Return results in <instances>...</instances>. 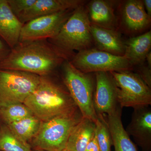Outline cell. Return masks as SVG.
<instances>
[{
	"label": "cell",
	"instance_id": "12",
	"mask_svg": "<svg viewBox=\"0 0 151 151\" xmlns=\"http://www.w3.org/2000/svg\"><path fill=\"white\" fill-rule=\"evenodd\" d=\"M126 132L132 136L142 151H151V109L150 106L134 109Z\"/></svg>",
	"mask_w": 151,
	"mask_h": 151
},
{
	"label": "cell",
	"instance_id": "30",
	"mask_svg": "<svg viewBox=\"0 0 151 151\" xmlns=\"http://www.w3.org/2000/svg\"><path fill=\"white\" fill-rule=\"evenodd\" d=\"M32 151H46L44 150H32Z\"/></svg>",
	"mask_w": 151,
	"mask_h": 151
},
{
	"label": "cell",
	"instance_id": "8",
	"mask_svg": "<svg viewBox=\"0 0 151 151\" xmlns=\"http://www.w3.org/2000/svg\"><path fill=\"white\" fill-rule=\"evenodd\" d=\"M74 67L85 73L127 71L133 69L124 56H118L97 48L77 52L70 59Z\"/></svg>",
	"mask_w": 151,
	"mask_h": 151
},
{
	"label": "cell",
	"instance_id": "18",
	"mask_svg": "<svg viewBox=\"0 0 151 151\" xmlns=\"http://www.w3.org/2000/svg\"><path fill=\"white\" fill-rule=\"evenodd\" d=\"M125 43L124 56L132 66L140 65L146 60L151 47V31L127 40Z\"/></svg>",
	"mask_w": 151,
	"mask_h": 151
},
{
	"label": "cell",
	"instance_id": "17",
	"mask_svg": "<svg viewBox=\"0 0 151 151\" xmlns=\"http://www.w3.org/2000/svg\"><path fill=\"white\" fill-rule=\"evenodd\" d=\"M122 113V108L120 106L113 113L104 115L115 151H137L123 126Z\"/></svg>",
	"mask_w": 151,
	"mask_h": 151
},
{
	"label": "cell",
	"instance_id": "11",
	"mask_svg": "<svg viewBox=\"0 0 151 151\" xmlns=\"http://www.w3.org/2000/svg\"><path fill=\"white\" fill-rule=\"evenodd\" d=\"M120 14L122 29L129 34L144 31L151 24V17L146 13L142 0L123 2L120 7Z\"/></svg>",
	"mask_w": 151,
	"mask_h": 151
},
{
	"label": "cell",
	"instance_id": "22",
	"mask_svg": "<svg viewBox=\"0 0 151 151\" xmlns=\"http://www.w3.org/2000/svg\"><path fill=\"white\" fill-rule=\"evenodd\" d=\"M33 115L24 103H14L0 107V118L3 123L6 124Z\"/></svg>",
	"mask_w": 151,
	"mask_h": 151
},
{
	"label": "cell",
	"instance_id": "20",
	"mask_svg": "<svg viewBox=\"0 0 151 151\" xmlns=\"http://www.w3.org/2000/svg\"><path fill=\"white\" fill-rule=\"evenodd\" d=\"M42 122L35 116L6 124L18 136L25 142H30L37 134Z\"/></svg>",
	"mask_w": 151,
	"mask_h": 151
},
{
	"label": "cell",
	"instance_id": "15",
	"mask_svg": "<svg viewBox=\"0 0 151 151\" xmlns=\"http://www.w3.org/2000/svg\"><path fill=\"white\" fill-rule=\"evenodd\" d=\"M90 32L97 49L118 56H124L125 43L117 31L90 24Z\"/></svg>",
	"mask_w": 151,
	"mask_h": 151
},
{
	"label": "cell",
	"instance_id": "7",
	"mask_svg": "<svg viewBox=\"0 0 151 151\" xmlns=\"http://www.w3.org/2000/svg\"><path fill=\"white\" fill-rule=\"evenodd\" d=\"M40 77L24 71L0 69V107L24 103L38 85Z\"/></svg>",
	"mask_w": 151,
	"mask_h": 151
},
{
	"label": "cell",
	"instance_id": "10",
	"mask_svg": "<svg viewBox=\"0 0 151 151\" xmlns=\"http://www.w3.org/2000/svg\"><path fill=\"white\" fill-rule=\"evenodd\" d=\"M95 78L94 110L97 115H109L120 106L117 101L115 83L109 72H96Z\"/></svg>",
	"mask_w": 151,
	"mask_h": 151
},
{
	"label": "cell",
	"instance_id": "29",
	"mask_svg": "<svg viewBox=\"0 0 151 151\" xmlns=\"http://www.w3.org/2000/svg\"><path fill=\"white\" fill-rule=\"evenodd\" d=\"M146 61H147V63L148 66L150 68H151V51L150 52H149V53H148L147 55V56H146Z\"/></svg>",
	"mask_w": 151,
	"mask_h": 151
},
{
	"label": "cell",
	"instance_id": "5",
	"mask_svg": "<svg viewBox=\"0 0 151 151\" xmlns=\"http://www.w3.org/2000/svg\"><path fill=\"white\" fill-rule=\"evenodd\" d=\"M60 67L63 84L82 116L95 122L97 119L93 104L95 78L91 73L78 70L69 60H65Z\"/></svg>",
	"mask_w": 151,
	"mask_h": 151
},
{
	"label": "cell",
	"instance_id": "1",
	"mask_svg": "<svg viewBox=\"0 0 151 151\" xmlns=\"http://www.w3.org/2000/svg\"><path fill=\"white\" fill-rule=\"evenodd\" d=\"M69 58L48 40L19 42L0 62V69L45 76L51 74Z\"/></svg>",
	"mask_w": 151,
	"mask_h": 151
},
{
	"label": "cell",
	"instance_id": "19",
	"mask_svg": "<svg viewBox=\"0 0 151 151\" xmlns=\"http://www.w3.org/2000/svg\"><path fill=\"white\" fill-rule=\"evenodd\" d=\"M95 122L83 117L70 133L65 150L85 151L88 143L95 134Z\"/></svg>",
	"mask_w": 151,
	"mask_h": 151
},
{
	"label": "cell",
	"instance_id": "25",
	"mask_svg": "<svg viewBox=\"0 0 151 151\" xmlns=\"http://www.w3.org/2000/svg\"><path fill=\"white\" fill-rule=\"evenodd\" d=\"M136 73L139 76L143 81L151 89V68L148 65H140Z\"/></svg>",
	"mask_w": 151,
	"mask_h": 151
},
{
	"label": "cell",
	"instance_id": "9",
	"mask_svg": "<svg viewBox=\"0 0 151 151\" xmlns=\"http://www.w3.org/2000/svg\"><path fill=\"white\" fill-rule=\"evenodd\" d=\"M74 9L61 11L27 22L22 27L19 42L53 38L58 34Z\"/></svg>",
	"mask_w": 151,
	"mask_h": 151
},
{
	"label": "cell",
	"instance_id": "28",
	"mask_svg": "<svg viewBox=\"0 0 151 151\" xmlns=\"http://www.w3.org/2000/svg\"><path fill=\"white\" fill-rule=\"evenodd\" d=\"M143 3L146 13L151 17V0H144Z\"/></svg>",
	"mask_w": 151,
	"mask_h": 151
},
{
	"label": "cell",
	"instance_id": "27",
	"mask_svg": "<svg viewBox=\"0 0 151 151\" xmlns=\"http://www.w3.org/2000/svg\"><path fill=\"white\" fill-rule=\"evenodd\" d=\"M85 151H101L97 143L95 134L88 143Z\"/></svg>",
	"mask_w": 151,
	"mask_h": 151
},
{
	"label": "cell",
	"instance_id": "16",
	"mask_svg": "<svg viewBox=\"0 0 151 151\" xmlns=\"http://www.w3.org/2000/svg\"><path fill=\"white\" fill-rule=\"evenodd\" d=\"M85 7L91 24L117 31L118 20L111 2L92 0Z\"/></svg>",
	"mask_w": 151,
	"mask_h": 151
},
{
	"label": "cell",
	"instance_id": "32",
	"mask_svg": "<svg viewBox=\"0 0 151 151\" xmlns=\"http://www.w3.org/2000/svg\"></svg>",
	"mask_w": 151,
	"mask_h": 151
},
{
	"label": "cell",
	"instance_id": "23",
	"mask_svg": "<svg viewBox=\"0 0 151 151\" xmlns=\"http://www.w3.org/2000/svg\"><path fill=\"white\" fill-rule=\"evenodd\" d=\"M95 124V136L100 151H111L113 142L104 115H97Z\"/></svg>",
	"mask_w": 151,
	"mask_h": 151
},
{
	"label": "cell",
	"instance_id": "6",
	"mask_svg": "<svg viewBox=\"0 0 151 151\" xmlns=\"http://www.w3.org/2000/svg\"><path fill=\"white\" fill-rule=\"evenodd\" d=\"M116 86L120 107H138L151 105V89L139 76L131 70L109 72Z\"/></svg>",
	"mask_w": 151,
	"mask_h": 151
},
{
	"label": "cell",
	"instance_id": "4",
	"mask_svg": "<svg viewBox=\"0 0 151 151\" xmlns=\"http://www.w3.org/2000/svg\"><path fill=\"white\" fill-rule=\"evenodd\" d=\"M83 117L77 108L42 122L37 134L29 142L32 149L46 151L65 150L70 133Z\"/></svg>",
	"mask_w": 151,
	"mask_h": 151
},
{
	"label": "cell",
	"instance_id": "3",
	"mask_svg": "<svg viewBox=\"0 0 151 151\" xmlns=\"http://www.w3.org/2000/svg\"><path fill=\"white\" fill-rule=\"evenodd\" d=\"M85 4L76 8L56 37L48 40L69 59L74 52L92 48L94 43Z\"/></svg>",
	"mask_w": 151,
	"mask_h": 151
},
{
	"label": "cell",
	"instance_id": "31",
	"mask_svg": "<svg viewBox=\"0 0 151 151\" xmlns=\"http://www.w3.org/2000/svg\"><path fill=\"white\" fill-rule=\"evenodd\" d=\"M61 151H68V150H65H65H62Z\"/></svg>",
	"mask_w": 151,
	"mask_h": 151
},
{
	"label": "cell",
	"instance_id": "13",
	"mask_svg": "<svg viewBox=\"0 0 151 151\" xmlns=\"http://www.w3.org/2000/svg\"><path fill=\"white\" fill-rule=\"evenodd\" d=\"M85 3L82 0H36L32 6L20 15L18 19L24 24L37 18L75 9Z\"/></svg>",
	"mask_w": 151,
	"mask_h": 151
},
{
	"label": "cell",
	"instance_id": "21",
	"mask_svg": "<svg viewBox=\"0 0 151 151\" xmlns=\"http://www.w3.org/2000/svg\"><path fill=\"white\" fill-rule=\"evenodd\" d=\"M0 151H32L29 143L22 139L5 124H0Z\"/></svg>",
	"mask_w": 151,
	"mask_h": 151
},
{
	"label": "cell",
	"instance_id": "26",
	"mask_svg": "<svg viewBox=\"0 0 151 151\" xmlns=\"http://www.w3.org/2000/svg\"><path fill=\"white\" fill-rule=\"evenodd\" d=\"M11 49L0 39V62L8 55Z\"/></svg>",
	"mask_w": 151,
	"mask_h": 151
},
{
	"label": "cell",
	"instance_id": "14",
	"mask_svg": "<svg viewBox=\"0 0 151 151\" xmlns=\"http://www.w3.org/2000/svg\"><path fill=\"white\" fill-rule=\"evenodd\" d=\"M23 25L11 10L7 0H0V39L11 49L19 43Z\"/></svg>",
	"mask_w": 151,
	"mask_h": 151
},
{
	"label": "cell",
	"instance_id": "2",
	"mask_svg": "<svg viewBox=\"0 0 151 151\" xmlns=\"http://www.w3.org/2000/svg\"><path fill=\"white\" fill-rule=\"evenodd\" d=\"M24 104L42 122L78 108L65 86L52 80L48 75L41 76L38 85Z\"/></svg>",
	"mask_w": 151,
	"mask_h": 151
},
{
	"label": "cell",
	"instance_id": "24",
	"mask_svg": "<svg viewBox=\"0 0 151 151\" xmlns=\"http://www.w3.org/2000/svg\"><path fill=\"white\" fill-rule=\"evenodd\" d=\"M36 0H7L10 8L17 17L32 6Z\"/></svg>",
	"mask_w": 151,
	"mask_h": 151
}]
</instances>
